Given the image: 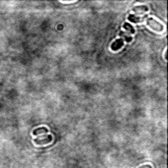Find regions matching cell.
Returning <instances> with one entry per match:
<instances>
[{"label":"cell","instance_id":"cell-5","mask_svg":"<svg viewBox=\"0 0 168 168\" xmlns=\"http://www.w3.org/2000/svg\"><path fill=\"white\" fill-rule=\"evenodd\" d=\"M47 132V129L44 127H41V128H38V129L33 130V135H38V134H41V133H46Z\"/></svg>","mask_w":168,"mask_h":168},{"label":"cell","instance_id":"cell-3","mask_svg":"<svg viewBox=\"0 0 168 168\" xmlns=\"http://www.w3.org/2000/svg\"><path fill=\"white\" fill-rule=\"evenodd\" d=\"M146 18V16L145 17H138V16H136V15H130L129 21H131V22H133V23H140V22H143Z\"/></svg>","mask_w":168,"mask_h":168},{"label":"cell","instance_id":"cell-2","mask_svg":"<svg viewBox=\"0 0 168 168\" xmlns=\"http://www.w3.org/2000/svg\"><path fill=\"white\" fill-rule=\"evenodd\" d=\"M123 44H124V39L123 38H118L111 44V49L113 51H117V50L120 49L122 46H123Z\"/></svg>","mask_w":168,"mask_h":168},{"label":"cell","instance_id":"cell-6","mask_svg":"<svg viewBox=\"0 0 168 168\" xmlns=\"http://www.w3.org/2000/svg\"><path fill=\"white\" fill-rule=\"evenodd\" d=\"M124 29L127 30L128 33H135V29H134L133 27L131 26L130 24H128V23H125L124 24Z\"/></svg>","mask_w":168,"mask_h":168},{"label":"cell","instance_id":"cell-1","mask_svg":"<svg viewBox=\"0 0 168 168\" xmlns=\"http://www.w3.org/2000/svg\"><path fill=\"white\" fill-rule=\"evenodd\" d=\"M146 25H148L149 28L152 29L154 30H155V32H157V33H161V32H163V26L161 25V24H159L158 22H156L154 18H151V17H148V18H146Z\"/></svg>","mask_w":168,"mask_h":168},{"label":"cell","instance_id":"cell-4","mask_svg":"<svg viewBox=\"0 0 168 168\" xmlns=\"http://www.w3.org/2000/svg\"><path fill=\"white\" fill-rule=\"evenodd\" d=\"M133 11L137 12V13H139V12H146L148 11V8L146 6H137V7L133 8Z\"/></svg>","mask_w":168,"mask_h":168},{"label":"cell","instance_id":"cell-7","mask_svg":"<svg viewBox=\"0 0 168 168\" xmlns=\"http://www.w3.org/2000/svg\"><path fill=\"white\" fill-rule=\"evenodd\" d=\"M120 36H121V38H124V41H126L128 42H130V41H132V38L129 35H127L126 33H124V32H121L120 33Z\"/></svg>","mask_w":168,"mask_h":168}]
</instances>
